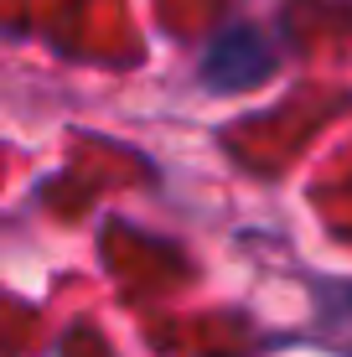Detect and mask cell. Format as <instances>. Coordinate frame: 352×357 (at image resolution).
Instances as JSON below:
<instances>
[{
  "mask_svg": "<svg viewBox=\"0 0 352 357\" xmlns=\"http://www.w3.org/2000/svg\"><path fill=\"white\" fill-rule=\"evenodd\" d=\"M202 68H208L213 89H244V83H259L264 73L275 68V57H270V47L259 42V31L234 26L208 47V63Z\"/></svg>",
  "mask_w": 352,
  "mask_h": 357,
  "instance_id": "1",
  "label": "cell"
}]
</instances>
